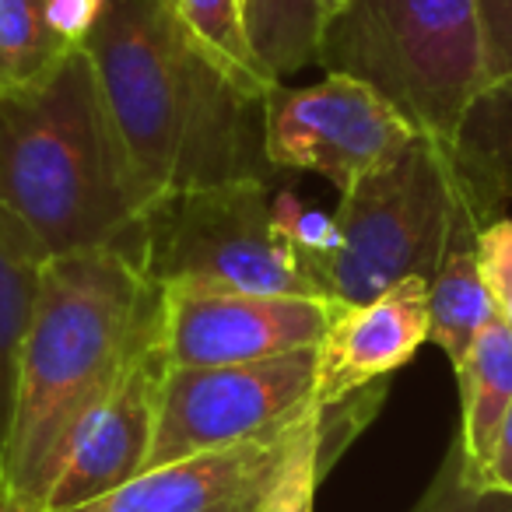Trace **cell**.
Listing matches in <instances>:
<instances>
[{"label":"cell","mask_w":512,"mask_h":512,"mask_svg":"<svg viewBox=\"0 0 512 512\" xmlns=\"http://www.w3.org/2000/svg\"><path fill=\"white\" fill-rule=\"evenodd\" d=\"M481 225L463 200L446 141L418 134L397 162L341 193L330 242L313 260L323 299L358 306L404 278H425Z\"/></svg>","instance_id":"277c9868"},{"label":"cell","mask_w":512,"mask_h":512,"mask_svg":"<svg viewBox=\"0 0 512 512\" xmlns=\"http://www.w3.org/2000/svg\"><path fill=\"white\" fill-rule=\"evenodd\" d=\"M477 267L495 302V313L512 327V218H498L477 232Z\"/></svg>","instance_id":"7402d4cb"},{"label":"cell","mask_w":512,"mask_h":512,"mask_svg":"<svg viewBox=\"0 0 512 512\" xmlns=\"http://www.w3.org/2000/svg\"><path fill=\"white\" fill-rule=\"evenodd\" d=\"M242 8L256 57L274 78L281 81L285 74L316 64L320 22L309 0H242Z\"/></svg>","instance_id":"d6986e66"},{"label":"cell","mask_w":512,"mask_h":512,"mask_svg":"<svg viewBox=\"0 0 512 512\" xmlns=\"http://www.w3.org/2000/svg\"><path fill=\"white\" fill-rule=\"evenodd\" d=\"M43 267V256L18 232L15 221L0 211V456L15 421L22 348L43 292Z\"/></svg>","instance_id":"9a60e30c"},{"label":"cell","mask_w":512,"mask_h":512,"mask_svg":"<svg viewBox=\"0 0 512 512\" xmlns=\"http://www.w3.org/2000/svg\"><path fill=\"white\" fill-rule=\"evenodd\" d=\"M446 151L477 225L502 218L512 200V74L474 95Z\"/></svg>","instance_id":"4fadbf2b"},{"label":"cell","mask_w":512,"mask_h":512,"mask_svg":"<svg viewBox=\"0 0 512 512\" xmlns=\"http://www.w3.org/2000/svg\"><path fill=\"white\" fill-rule=\"evenodd\" d=\"M162 369L165 358L155 334V341L137 351L120 383L109 390V397L88 414L81 432L74 435L67 460L60 463L57 477L46 491V505L53 512L95 502L144 474L151 439H155Z\"/></svg>","instance_id":"30bf717a"},{"label":"cell","mask_w":512,"mask_h":512,"mask_svg":"<svg viewBox=\"0 0 512 512\" xmlns=\"http://www.w3.org/2000/svg\"><path fill=\"white\" fill-rule=\"evenodd\" d=\"M172 4H176V0H172Z\"/></svg>","instance_id":"f1b7e54d"},{"label":"cell","mask_w":512,"mask_h":512,"mask_svg":"<svg viewBox=\"0 0 512 512\" xmlns=\"http://www.w3.org/2000/svg\"><path fill=\"white\" fill-rule=\"evenodd\" d=\"M99 11H102V0H46V18H50V25L71 46L85 43Z\"/></svg>","instance_id":"cb8c5ba5"},{"label":"cell","mask_w":512,"mask_h":512,"mask_svg":"<svg viewBox=\"0 0 512 512\" xmlns=\"http://www.w3.org/2000/svg\"><path fill=\"white\" fill-rule=\"evenodd\" d=\"M411 512H512L509 491L477 488L463 477V456L460 446H449L439 474L432 477L428 491L418 498Z\"/></svg>","instance_id":"44dd1931"},{"label":"cell","mask_w":512,"mask_h":512,"mask_svg":"<svg viewBox=\"0 0 512 512\" xmlns=\"http://www.w3.org/2000/svg\"><path fill=\"white\" fill-rule=\"evenodd\" d=\"M130 256L155 288L197 285L323 299L313 253L278 218L267 179L162 193L141 211Z\"/></svg>","instance_id":"8992f818"},{"label":"cell","mask_w":512,"mask_h":512,"mask_svg":"<svg viewBox=\"0 0 512 512\" xmlns=\"http://www.w3.org/2000/svg\"><path fill=\"white\" fill-rule=\"evenodd\" d=\"M495 316V302L481 278L477 253L453 249L428 281V341L439 344V351L456 369L477 334Z\"/></svg>","instance_id":"2e32d148"},{"label":"cell","mask_w":512,"mask_h":512,"mask_svg":"<svg viewBox=\"0 0 512 512\" xmlns=\"http://www.w3.org/2000/svg\"><path fill=\"white\" fill-rule=\"evenodd\" d=\"M341 302L232 288H158V348L172 369H211L288 355L323 341Z\"/></svg>","instance_id":"9c48e42d"},{"label":"cell","mask_w":512,"mask_h":512,"mask_svg":"<svg viewBox=\"0 0 512 512\" xmlns=\"http://www.w3.org/2000/svg\"><path fill=\"white\" fill-rule=\"evenodd\" d=\"M477 488H491V491H509L512 495V407L505 414L502 428L495 435V446H491V456L484 463V474L477 481Z\"/></svg>","instance_id":"d4e9b609"},{"label":"cell","mask_w":512,"mask_h":512,"mask_svg":"<svg viewBox=\"0 0 512 512\" xmlns=\"http://www.w3.org/2000/svg\"><path fill=\"white\" fill-rule=\"evenodd\" d=\"M176 15L193 43L204 50V57L246 99L267 102V95L281 85L264 67V60L256 57L242 0H176Z\"/></svg>","instance_id":"e0dca14e"},{"label":"cell","mask_w":512,"mask_h":512,"mask_svg":"<svg viewBox=\"0 0 512 512\" xmlns=\"http://www.w3.org/2000/svg\"><path fill=\"white\" fill-rule=\"evenodd\" d=\"M488 85L512 74V0H477Z\"/></svg>","instance_id":"603a6c76"},{"label":"cell","mask_w":512,"mask_h":512,"mask_svg":"<svg viewBox=\"0 0 512 512\" xmlns=\"http://www.w3.org/2000/svg\"><path fill=\"white\" fill-rule=\"evenodd\" d=\"M327 463L330 456L323 449L320 407L313 404L302 414L299 428H295L292 442H288L285 456H281L267 488L256 498L253 512H313L316 488H320V477L327 470Z\"/></svg>","instance_id":"ffe728a7"},{"label":"cell","mask_w":512,"mask_h":512,"mask_svg":"<svg viewBox=\"0 0 512 512\" xmlns=\"http://www.w3.org/2000/svg\"><path fill=\"white\" fill-rule=\"evenodd\" d=\"M0 211L43 260L134 249L141 197L81 46L43 85L0 92Z\"/></svg>","instance_id":"3957f363"},{"label":"cell","mask_w":512,"mask_h":512,"mask_svg":"<svg viewBox=\"0 0 512 512\" xmlns=\"http://www.w3.org/2000/svg\"><path fill=\"white\" fill-rule=\"evenodd\" d=\"M302 418L211 453L151 467L109 495L67 512H253Z\"/></svg>","instance_id":"7c38bea8"},{"label":"cell","mask_w":512,"mask_h":512,"mask_svg":"<svg viewBox=\"0 0 512 512\" xmlns=\"http://www.w3.org/2000/svg\"><path fill=\"white\" fill-rule=\"evenodd\" d=\"M313 386L316 344L242 365H165L158 383L155 439L144 470L235 446L288 425L313 407Z\"/></svg>","instance_id":"52a82bcc"},{"label":"cell","mask_w":512,"mask_h":512,"mask_svg":"<svg viewBox=\"0 0 512 512\" xmlns=\"http://www.w3.org/2000/svg\"><path fill=\"white\" fill-rule=\"evenodd\" d=\"M0 512H53L46 502L39 498H29V495H15V491H0Z\"/></svg>","instance_id":"484cf974"},{"label":"cell","mask_w":512,"mask_h":512,"mask_svg":"<svg viewBox=\"0 0 512 512\" xmlns=\"http://www.w3.org/2000/svg\"><path fill=\"white\" fill-rule=\"evenodd\" d=\"M71 50L46 18V0H0V92L43 85Z\"/></svg>","instance_id":"ac0fdd59"},{"label":"cell","mask_w":512,"mask_h":512,"mask_svg":"<svg viewBox=\"0 0 512 512\" xmlns=\"http://www.w3.org/2000/svg\"><path fill=\"white\" fill-rule=\"evenodd\" d=\"M0 491H4V481H0Z\"/></svg>","instance_id":"83f0119b"},{"label":"cell","mask_w":512,"mask_h":512,"mask_svg":"<svg viewBox=\"0 0 512 512\" xmlns=\"http://www.w3.org/2000/svg\"><path fill=\"white\" fill-rule=\"evenodd\" d=\"M309 4H313V11H316V22H330V18L337 15V11H344V4H348V0H309Z\"/></svg>","instance_id":"4316f807"},{"label":"cell","mask_w":512,"mask_h":512,"mask_svg":"<svg viewBox=\"0 0 512 512\" xmlns=\"http://www.w3.org/2000/svg\"><path fill=\"white\" fill-rule=\"evenodd\" d=\"M81 50L127 155L141 211L172 190L267 179L264 102L204 57L172 0H102Z\"/></svg>","instance_id":"6da1fadb"},{"label":"cell","mask_w":512,"mask_h":512,"mask_svg":"<svg viewBox=\"0 0 512 512\" xmlns=\"http://www.w3.org/2000/svg\"><path fill=\"white\" fill-rule=\"evenodd\" d=\"M456 379H460L463 414L456 446L463 456V477L477 484L491 446H495L498 428L512 407V327L502 316H495L477 334L463 362L456 365Z\"/></svg>","instance_id":"5bb4252c"},{"label":"cell","mask_w":512,"mask_h":512,"mask_svg":"<svg viewBox=\"0 0 512 512\" xmlns=\"http://www.w3.org/2000/svg\"><path fill=\"white\" fill-rule=\"evenodd\" d=\"M418 130L376 92L348 74L309 88L278 85L264 102V151L274 169H306L337 193L404 155Z\"/></svg>","instance_id":"ba28073f"},{"label":"cell","mask_w":512,"mask_h":512,"mask_svg":"<svg viewBox=\"0 0 512 512\" xmlns=\"http://www.w3.org/2000/svg\"><path fill=\"white\" fill-rule=\"evenodd\" d=\"M316 64L376 88L435 141L453 137L488 85L477 0H348L320 25Z\"/></svg>","instance_id":"5b68a950"},{"label":"cell","mask_w":512,"mask_h":512,"mask_svg":"<svg viewBox=\"0 0 512 512\" xmlns=\"http://www.w3.org/2000/svg\"><path fill=\"white\" fill-rule=\"evenodd\" d=\"M428 341V281L404 278L358 306H337L316 344L313 404L320 411L386 383Z\"/></svg>","instance_id":"8fae6325"},{"label":"cell","mask_w":512,"mask_h":512,"mask_svg":"<svg viewBox=\"0 0 512 512\" xmlns=\"http://www.w3.org/2000/svg\"><path fill=\"white\" fill-rule=\"evenodd\" d=\"M158 334V288L123 249L53 256L22 348L0 481L46 502L88 414Z\"/></svg>","instance_id":"7a4b0ae2"}]
</instances>
